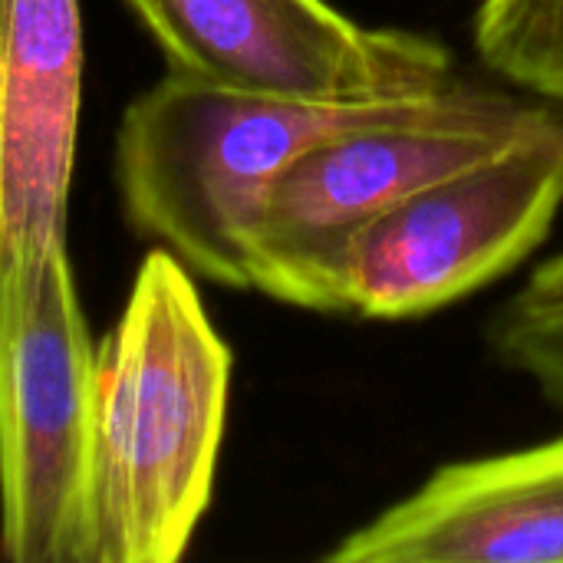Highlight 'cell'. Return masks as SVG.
Instances as JSON below:
<instances>
[{
	"mask_svg": "<svg viewBox=\"0 0 563 563\" xmlns=\"http://www.w3.org/2000/svg\"><path fill=\"white\" fill-rule=\"evenodd\" d=\"M96 346L69 254L0 280V554L92 563Z\"/></svg>",
	"mask_w": 563,
	"mask_h": 563,
	"instance_id": "4",
	"label": "cell"
},
{
	"mask_svg": "<svg viewBox=\"0 0 563 563\" xmlns=\"http://www.w3.org/2000/svg\"><path fill=\"white\" fill-rule=\"evenodd\" d=\"M563 208V115L548 112L488 158L360 228L343 254L340 313L412 320L511 274Z\"/></svg>",
	"mask_w": 563,
	"mask_h": 563,
	"instance_id": "5",
	"label": "cell"
},
{
	"mask_svg": "<svg viewBox=\"0 0 563 563\" xmlns=\"http://www.w3.org/2000/svg\"><path fill=\"white\" fill-rule=\"evenodd\" d=\"M323 561L563 563V435L442 465Z\"/></svg>",
	"mask_w": 563,
	"mask_h": 563,
	"instance_id": "8",
	"label": "cell"
},
{
	"mask_svg": "<svg viewBox=\"0 0 563 563\" xmlns=\"http://www.w3.org/2000/svg\"><path fill=\"white\" fill-rule=\"evenodd\" d=\"M554 406H558V409H563V396L561 399H554Z\"/></svg>",
	"mask_w": 563,
	"mask_h": 563,
	"instance_id": "12",
	"label": "cell"
},
{
	"mask_svg": "<svg viewBox=\"0 0 563 563\" xmlns=\"http://www.w3.org/2000/svg\"><path fill=\"white\" fill-rule=\"evenodd\" d=\"M231 363L188 267L148 251L96 350L92 563L185 558L214 495Z\"/></svg>",
	"mask_w": 563,
	"mask_h": 563,
	"instance_id": "1",
	"label": "cell"
},
{
	"mask_svg": "<svg viewBox=\"0 0 563 563\" xmlns=\"http://www.w3.org/2000/svg\"><path fill=\"white\" fill-rule=\"evenodd\" d=\"M168 69L303 102H393L455 82L442 40L363 26L330 0H125Z\"/></svg>",
	"mask_w": 563,
	"mask_h": 563,
	"instance_id": "6",
	"label": "cell"
},
{
	"mask_svg": "<svg viewBox=\"0 0 563 563\" xmlns=\"http://www.w3.org/2000/svg\"><path fill=\"white\" fill-rule=\"evenodd\" d=\"M492 350L518 369L521 376L534 379L548 402L563 396V307L544 313H511L498 310L488 330Z\"/></svg>",
	"mask_w": 563,
	"mask_h": 563,
	"instance_id": "10",
	"label": "cell"
},
{
	"mask_svg": "<svg viewBox=\"0 0 563 563\" xmlns=\"http://www.w3.org/2000/svg\"><path fill=\"white\" fill-rule=\"evenodd\" d=\"M449 86L393 102H303L168 69L122 115L115 181L129 224L198 277L247 290V231L271 181L310 145L435 112Z\"/></svg>",
	"mask_w": 563,
	"mask_h": 563,
	"instance_id": "2",
	"label": "cell"
},
{
	"mask_svg": "<svg viewBox=\"0 0 563 563\" xmlns=\"http://www.w3.org/2000/svg\"><path fill=\"white\" fill-rule=\"evenodd\" d=\"M472 40L498 79L563 109V0H478Z\"/></svg>",
	"mask_w": 563,
	"mask_h": 563,
	"instance_id": "9",
	"label": "cell"
},
{
	"mask_svg": "<svg viewBox=\"0 0 563 563\" xmlns=\"http://www.w3.org/2000/svg\"><path fill=\"white\" fill-rule=\"evenodd\" d=\"M79 86V0H0V280L66 251Z\"/></svg>",
	"mask_w": 563,
	"mask_h": 563,
	"instance_id": "7",
	"label": "cell"
},
{
	"mask_svg": "<svg viewBox=\"0 0 563 563\" xmlns=\"http://www.w3.org/2000/svg\"><path fill=\"white\" fill-rule=\"evenodd\" d=\"M551 106L455 79L419 119L340 132L300 152L267 188L247 231L251 287L303 310L340 313L350 238L544 119Z\"/></svg>",
	"mask_w": 563,
	"mask_h": 563,
	"instance_id": "3",
	"label": "cell"
},
{
	"mask_svg": "<svg viewBox=\"0 0 563 563\" xmlns=\"http://www.w3.org/2000/svg\"><path fill=\"white\" fill-rule=\"evenodd\" d=\"M563 307V254L544 261L528 284L511 297V303H505L501 310L511 313H544V310H561Z\"/></svg>",
	"mask_w": 563,
	"mask_h": 563,
	"instance_id": "11",
	"label": "cell"
}]
</instances>
